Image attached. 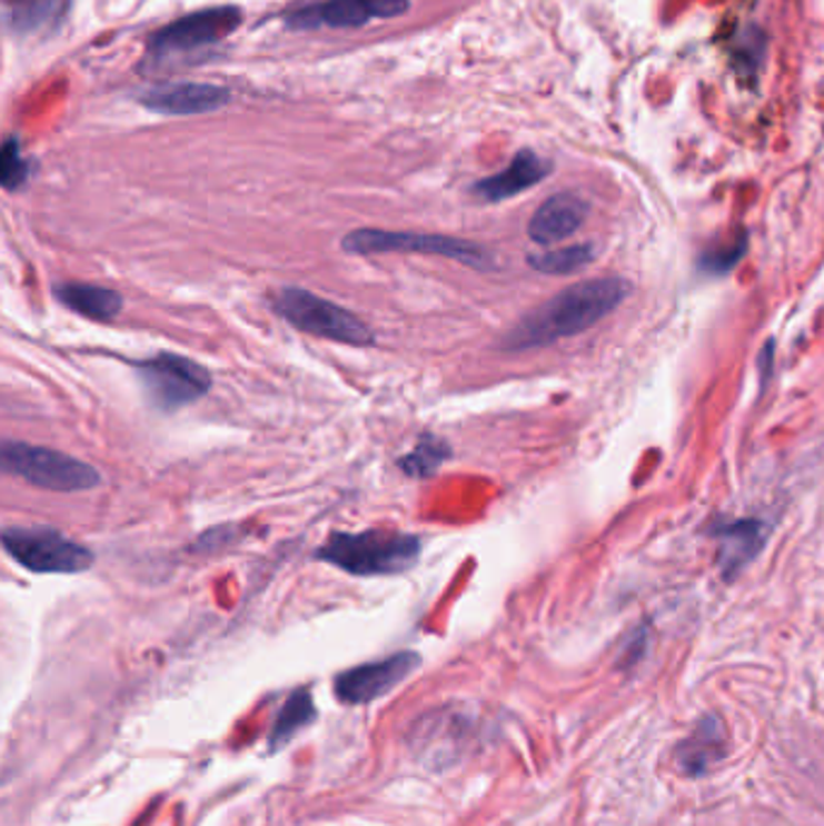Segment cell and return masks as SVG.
<instances>
[{
  "label": "cell",
  "mask_w": 824,
  "mask_h": 826,
  "mask_svg": "<svg viewBox=\"0 0 824 826\" xmlns=\"http://www.w3.org/2000/svg\"><path fill=\"white\" fill-rule=\"evenodd\" d=\"M725 756V727L721 718L704 716L692 735L682 739L675 749V764L679 772L689 778L704 776L711 766Z\"/></svg>",
  "instance_id": "cell-14"
},
{
  "label": "cell",
  "mask_w": 824,
  "mask_h": 826,
  "mask_svg": "<svg viewBox=\"0 0 824 826\" xmlns=\"http://www.w3.org/2000/svg\"><path fill=\"white\" fill-rule=\"evenodd\" d=\"M721 539V568L725 578L743 570L764 546V525L757 520L725 523L716 529Z\"/></svg>",
  "instance_id": "cell-16"
},
{
  "label": "cell",
  "mask_w": 824,
  "mask_h": 826,
  "mask_svg": "<svg viewBox=\"0 0 824 826\" xmlns=\"http://www.w3.org/2000/svg\"><path fill=\"white\" fill-rule=\"evenodd\" d=\"M549 172H552V165L547 160H542L533 150H523L513 158V162L506 167V170L477 181L471 191L488 203H498V201L513 199V196L537 187Z\"/></svg>",
  "instance_id": "cell-13"
},
{
  "label": "cell",
  "mask_w": 824,
  "mask_h": 826,
  "mask_svg": "<svg viewBox=\"0 0 824 826\" xmlns=\"http://www.w3.org/2000/svg\"><path fill=\"white\" fill-rule=\"evenodd\" d=\"M421 556V539L397 529H366L348 535L334 531L315 551L317 561L337 566L358 578L399 576Z\"/></svg>",
  "instance_id": "cell-2"
},
{
  "label": "cell",
  "mask_w": 824,
  "mask_h": 826,
  "mask_svg": "<svg viewBox=\"0 0 824 826\" xmlns=\"http://www.w3.org/2000/svg\"><path fill=\"white\" fill-rule=\"evenodd\" d=\"M0 465H3L6 474H12L18 476V479H24L27 484L59 494L90 491V488L100 486L102 481L100 471L86 465V461L49 450V447H37L16 440H8L0 447Z\"/></svg>",
  "instance_id": "cell-5"
},
{
  "label": "cell",
  "mask_w": 824,
  "mask_h": 826,
  "mask_svg": "<svg viewBox=\"0 0 824 826\" xmlns=\"http://www.w3.org/2000/svg\"><path fill=\"white\" fill-rule=\"evenodd\" d=\"M133 370L143 382L150 404L160 411H175L193 404L211 389V375L197 360L179 354H158L136 360Z\"/></svg>",
  "instance_id": "cell-7"
},
{
  "label": "cell",
  "mask_w": 824,
  "mask_h": 826,
  "mask_svg": "<svg viewBox=\"0 0 824 826\" xmlns=\"http://www.w3.org/2000/svg\"><path fill=\"white\" fill-rule=\"evenodd\" d=\"M409 8V0H325V3L305 6L288 16V24L298 30L315 27H360L375 20H393Z\"/></svg>",
  "instance_id": "cell-9"
},
{
  "label": "cell",
  "mask_w": 824,
  "mask_h": 826,
  "mask_svg": "<svg viewBox=\"0 0 824 826\" xmlns=\"http://www.w3.org/2000/svg\"><path fill=\"white\" fill-rule=\"evenodd\" d=\"M588 213L590 206L583 196L570 191L554 193L552 199L544 201L535 211V216L529 218L527 235L529 240L542 247L556 245L562 240H568V237H574L583 228Z\"/></svg>",
  "instance_id": "cell-12"
},
{
  "label": "cell",
  "mask_w": 824,
  "mask_h": 826,
  "mask_svg": "<svg viewBox=\"0 0 824 826\" xmlns=\"http://www.w3.org/2000/svg\"><path fill=\"white\" fill-rule=\"evenodd\" d=\"M445 459H450V445L443 438L433 436V432H424L414 450L399 459V467L404 474L416 476V479H426V476H433L440 469Z\"/></svg>",
  "instance_id": "cell-18"
},
{
  "label": "cell",
  "mask_w": 824,
  "mask_h": 826,
  "mask_svg": "<svg viewBox=\"0 0 824 826\" xmlns=\"http://www.w3.org/2000/svg\"><path fill=\"white\" fill-rule=\"evenodd\" d=\"M348 255H393V251H418V255L445 257L469 266V269L488 271L494 269V255L486 247L459 240V237L448 235H430V232H397V230H375L363 228L354 230L344 237L341 242Z\"/></svg>",
  "instance_id": "cell-4"
},
{
  "label": "cell",
  "mask_w": 824,
  "mask_h": 826,
  "mask_svg": "<svg viewBox=\"0 0 824 826\" xmlns=\"http://www.w3.org/2000/svg\"><path fill=\"white\" fill-rule=\"evenodd\" d=\"M315 720V701L310 689H298L292 694L286 706L281 708L276 718V725L271 730V747H281L284 742H288L292 735H296L302 725Z\"/></svg>",
  "instance_id": "cell-19"
},
{
  "label": "cell",
  "mask_w": 824,
  "mask_h": 826,
  "mask_svg": "<svg viewBox=\"0 0 824 826\" xmlns=\"http://www.w3.org/2000/svg\"><path fill=\"white\" fill-rule=\"evenodd\" d=\"M595 247L593 245H570L562 249L539 251V255H529L527 261L539 273L549 276H570L583 271L585 266L593 263Z\"/></svg>",
  "instance_id": "cell-17"
},
{
  "label": "cell",
  "mask_w": 824,
  "mask_h": 826,
  "mask_svg": "<svg viewBox=\"0 0 824 826\" xmlns=\"http://www.w3.org/2000/svg\"><path fill=\"white\" fill-rule=\"evenodd\" d=\"M747 249V242L745 237H739V240H735L733 245H725V247H716V249H708L702 255V269L714 273V276H723L728 273L733 266L743 259Z\"/></svg>",
  "instance_id": "cell-21"
},
{
  "label": "cell",
  "mask_w": 824,
  "mask_h": 826,
  "mask_svg": "<svg viewBox=\"0 0 824 826\" xmlns=\"http://www.w3.org/2000/svg\"><path fill=\"white\" fill-rule=\"evenodd\" d=\"M0 541L12 561L41 576H73L86 573L95 561L86 544L73 541L53 527H8Z\"/></svg>",
  "instance_id": "cell-6"
},
{
  "label": "cell",
  "mask_w": 824,
  "mask_h": 826,
  "mask_svg": "<svg viewBox=\"0 0 824 826\" xmlns=\"http://www.w3.org/2000/svg\"><path fill=\"white\" fill-rule=\"evenodd\" d=\"M421 665V657L416 653H397L387 660H377L346 669L334 681V691L344 704H368L375 698L393 691L397 684L407 679L414 669Z\"/></svg>",
  "instance_id": "cell-10"
},
{
  "label": "cell",
  "mask_w": 824,
  "mask_h": 826,
  "mask_svg": "<svg viewBox=\"0 0 824 826\" xmlns=\"http://www.w3.org/2000/svg\"><path fill=\"white\" fill-rule=\"evenodd\" d=\"M628 290L632 288L624 278H593V281L568 286L556 292L552 300L527 312L503 336L500 348L508 354H518L588 331L617 310L626 300Z\"/></svg>",
  "instance_id": "cell-1"
},
{
  "label": "cell",
  "mask_w": 824,
  "mask_h": 826,
  "mask_svg": "<svg viewBox=\"0 0 824 826\" xmlns=\"http://www.w3.org/2000/svg\"><path fill=\"white\" fill-rule=\"evenodd\" d=\"M274 310L296 329L346 346L368 348L375 344L373 329L346 307L315 296L305 288H281L271 300Z\"/></svg>",
  "instance_id": "cell-3"
},
{
  "label": "cell",
  "mask_w": 824,
  "mask_h": 826,
  "mask_svg": "<svg viewBox=\"0 0 824 826\" xmlns=\"http://www.w3.org/2000/svg\"><path fill=\"white\" fill-rule=\"evenodd\" d=\"M27 177H30V165L22 158L16 138H8L3 146V158H0V181L8 191L20 189Z\"/></svg>",
  "instance_id": "cell-20"
},
{
  "label": "cell",
  "mask_w": 824,
  "mask_h": 826,
  "mask_svg": "<svg viewBox=\"0 0 824 826\" xmlns=\"http://www.w3.org/2000/svg\"><path fill=\"white\" fill-rule=\"evenodd\" d=\"M141 102L160 115L189 117L226 107L230 102V92L214 86V82H167V86L146 90Z\"/></svg>",
  "instance_id": "cell-11"
},
{
  "label": "cell",
  "mask_w": 824,
  "mask_h": 826,
  "mask_svg": "<svg viewBox=\"0 0 824 826\" xmlns=\"http://www.w3.org/2000/svg\"><path fill=\"white\" fill-rule=\"evenodd\" d=\"M240 20L242 12L230 6L199 10L193 16L167 24L165 30L152 37V49L160 53H177L211 47L216 41L232 34L240 27Z\"/></svg>",
  "instance_id": "cell-8"
},
{
  "label": "cell",
  "mask_w": 824,
  "mask_h": 826,
  "mask_svg": "<svg viewBox=\"0 0 824 826\" xmlns=\"http://www.w3.org/2000/svg\"><path fill=\"white\" fill-rule=\"evenodd\" d=\"M53 296L71 312H78L82 317L97 319V321H111L123 310L121 292L105 288V286L66 281V283L53 286Z\"/></svg>",
  "instance_id": "cell-15"
}]
</instances>
